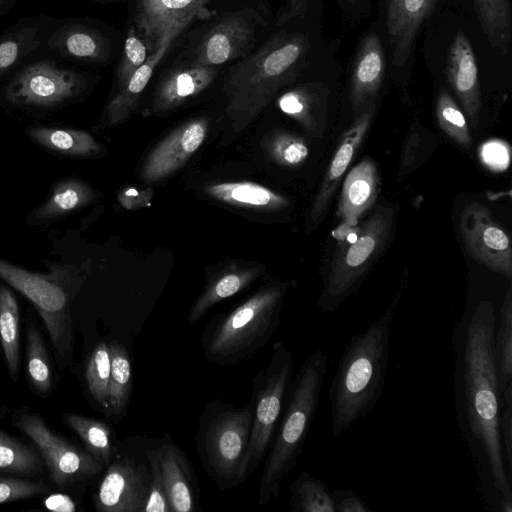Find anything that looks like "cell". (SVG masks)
<instances>
[{
  "label": "cell",
  "mask_w": 512,
  "mask_h": 512,
  "mask_svg": "<svg viewBox=\"0 0 512 512\" xmlns=\"http://www.w3.org/2000/svg\"><path fill=\"white\" fill-rule=\"evenodd\" d=\"M498 311L488 298L470 303L454 325V409L475 469L477 490L493 512H512V479L500 438L502 397L494 353Z\"/></svg>",
  "instance_id": "6da1fadb"
},
{
  "label": "cell",
  "mask_w": 512,
  "mask_h": 512,
  "mask_svg": "<svg viewBox=\"0 0 512 512\" xmlns=\"http://www.w3.org/2000/svg\"><path fill=\"white\" fill-rule=\"evenodd\" d=\"M397 296L364 331L347 343L328 391L331 437H340L377 406L389 363V346Z\"/></svg>",
  "instance_id": "7a4b0ae2"
},
{
  "label": "cell",
  "mask_w": 512,
  "mask_h": 512,
  "mask_svg": "<svg viewBox=\"0 0 512 512\" xmlns=\"http://www.w3.org/2000/svg\"><path fill=\"white\" fill-rule=\"evenodd\" d=\"M308 47L304 35L280 32L230 68L224 90L231 134L239 135L245 130L278 92L297 77Z\"/></svg>",
  "instance_id": "3957f363"
},
{
  "label": "cell",
  "mask_w": 512,
  "mask_h": 512,
  "mask_svg": "<svg viewBox=\"0 0 512 512\" xmlns=\"http://www.w3.org/2000/svg\"><path fill=\"white\" fill-rule=\"evenodd\" d=\"M328 365L327 352L315 350L303 360L291 381L286 406L258 485L257 503L261 506L278 498L282 481L297 464L320 403Z\"/></svg>",
  "instance_id": "277c9868"
},
{
  "label": "cell",
  "mask_w": 512,
  "mask_h": 512,
  "mask_svg": "<svg viewBox=\"0 0 512 512\" xmlns=\"http://www.w3.org/2000/svg\"><path fill=\"white\" fill-rule=\"evenodd\" d=\"M287 289V283L263 285L229 312L213 317L201 336L205 359L230 366L254 356L280 325Z\"/></svg>",
  "instance_id": "5b68a950"
},
{
  "label": "cell",
  "mask_w": 512,
  "mask_h": 512,
  "mask_svg": "<svg viewBox=\"0 0 512 512\" xmlns=\"http://www.w3.org/2000/svg\"><path fill=\"white\" fill-rule=\"evenodd\" d=\"M0 278L27 298L47 331L56 367L64 371L74 363L75 328L71 305L85 275L69 267L39 274L0 258Z\"/></svg>",
  "instance_id": "8992f818"
},
{
  "label": "cell",
  "mask_w": 512,
  "mask_h": 512,
  "mask_svg": "<svg viewBox=\"0 0 512 512\" xmlns=\"http://www.w3.org/2000/svg\"><path fill=\"white\" fill-rule=\"evenodd\" d=\"M252 419V398L241 407L209 402L200 416L195 436L196 452L205 472L222 491L243 483Z\"/></svg>",
  "instance_id": "52a82bcc"
},
{
  "label": "cell",
  "mask_w": 512,
  "mask_h": 512,
  "mask_svg": "<svg viewBox=\"0 0 512 512\" xmlns=\"http://www.w3.org/2000/svg\"><path fill=\"white\" fill-rule=\"evenodd\" d=\"M395 219L390 206L379 205L361 226L341 224L333 236L337 248L317 303L322 312L336 310L360 285L372 263L384 249Z\"/></svg>",
  "instance_id": "ba28073f"
},
{
  "label": "cell",
  "mask_w": 512,
  "mask_h": 512,
  "mask_svg": "<svg viewBox=\"0 0 512 512\" xmlns=\"http://www.w3.org/2000/svg\"><path fill=\"white\" fill-rule=\"evenodd\" d=\"M293 354L285 342L272 345L271 357L252 383L253 419L243 466V482L266 457L282 416L292 381Z\"/></svg>",
  "instance_id": "9c48e42d"
},
{
  "label": "cell",
  "mask_w": 512,
  "mask_h": 512,
  "mask_svg": "<svg viewBox=\"0 0 512 512\" xmlns=\"http://www.w3.org/2000/svg\"><path fill=\"white\" fill-rule=\"evenodd\" d=\"M3 93L9 104L50 108L82 96L93 76L56 59L41 56L9 75Z\"/></svg>",
  "instance_id": "30bf717a"
},
{
  "label": "cell",
  "mask_w": 512,
  "mask_h": 512,
  "mask_svg": "<svg viewBox=\"0 0 512 512\" xmlns=\"http://www.w3.org/2000/svg\"><path fill=\"white\" fill-rule=\"evenodd\" d=\"M11 425L34 446L48 471L50 481L60 489L99 475L104 465L85 448H81L53 430L41 414L28 406L11 412Z\"/></svg>",
  "instance_id": "8fae6325"
},
{
  "label": "cell",
  "mask_w": 512,
  "mask_h": 512,
  "mask_svg": "<svg viewBox=\"0 0 512 512\" xmlns=\"http://www.w3.org/2000/svg\"><path fill=\"white\" fill-rule=\"evenodd\" d=\"M112 43L94 21L85 18H55L40 57H50L73 66L106 64Z\"/></svg>",
  "instance_id": "7c38bea8"
},
{
  "label": "cell",
  "mask_w": 512,
  "mask_h": 512,
  "mask_svg": "<svg viewBox=\"0 0 512 512\" xmlns=\"http://www.w3.org/2000/svg\"><path fill=\"white\" fill-rule=\"evenodd\" d=\"M460 233L468 253L478 263L511 281V242L487 206L468 203L460 214Z\"/></svg>",
  "instance_id": "4fadbf2b"
},
{
  "label": "cell",
  "mask_w": 512,
  "mask_h": 512,
  "mask_svg": "<svg viewBox=\"0 0 512 512\" xmlns=\"http://www.w3.org/2000/svg\"><path fill=\"white\" fill-rule=\"evenodd\" d=\"M150 474L127 455L114 456L93 496L98 512L143 511Z\"/></svg>",
  "instance_id": "5bb4252c"
},
{
  "label": "cell",
  "mask_w": 512,
  "mask_h": 512,
  "mask_svg": "<svg viewBox=\"0 0 512 512\" xmlns=\"http://www.w3.org/2000/svg\"><path fill=\"white\" fill-rule=\"evenodd\" d=\"M374 113L375 102H372L357 114L353 123L340 136L309 210L306 221L307 232L316 229L325 217L336 189L368 132Z\"/></svg>",
  "instance_id": "9a60e30c"
},
{
  "label": "cell",
  "mask_w": 512,
  "mask_h": 512,
  "mask_svg": "<svg viewBox=\"0 0 512 512\" xmlns=\"http://www.w3.org/2000/svg\"><path fill=\"white\" fill-rule=\"evenodd\" d=\"M255 33L256 23L251 13L229 14L202 37L189 64L217 67L243 57L252 47Z\"/></svg>",
  "instance_id": "2e32d148"
},
{
  "label": "cell",
  "mask_w": 512,
  "mask_h": 512,
  "mask_svg": "<svg viewBox=\"0 0 512 512\" xmlns=\"http://www.w3.org/2000/svg\"><path fill=\"white\" fill-rule=\"evenodd\" d=\"M208 0H139L137 24L155 51L207 13Z\"/></svg>",
  "instance_id": "e0dca14e"
},
{
  "label": "cell",
  "mask_w": 512,
  "mask_h": 512,
  "mask_svg": "<svg viewBox=\"0 0 512 512\" xmlns=\"http://www.w3.org/2000/svg\"><path fill=\"white\" fill-rule=\"evenodd\" d=\"M207 132L208 122L203 118L178 126L146 157L140 173L142 181L153 184L175 173L200 148Z\"/></svg>",
  "instance_id": "ac0fdd59"
},
{
  "label": "cell",
  "mask_w": 512,
  "mask_h": 512,
  "mask_svg": "<svg viewBox=\"0 0 512 512\" xmlns=\"http://www.w3.org/2000/svg\"><path fill=\"white\" fill-rule=\"evenodd\" d=\"M55 17L45 14L18 19L0 35V78L40 57Z\"/></svg>",
  "instance_id": "d6986e66"
},
{
  "label": "cell",
  "mask_w": 512,
  "mask_h": 512,
  "mask_svg": "<svg viewBox=\"0 0 512 512\" xmlns=\"http://www.w3.org/2000/svg\"><path fill=\"white\" fill-rule=\"evenodd\" d=\"M153 450L159 463L171 512L198 511L197 478L186 455L170 437Z\"/></svg>",
  "instance_id": "ffe728a7"
},
{
  "label": "cell",
  "mask_w": 512,
  "mask_h": 512,
  "mask_svg": "<svg viewBox=\"0 0 512 512\" xmlns=\"http://www.w3.org/2000/svg\"><path fill=\"white\" fill-rule=\"evenodd\" d=\"M446 75L468 119L476 128L481 109L478 66L473 47L468 37L461 31L455 34L449 46Z\"/></svg>",
  "instance_id": "44dd1931"
},
{
  "label": "cell",
  "mask_w": 512,
  "mask_h": 512,
  "mask_svg": "<svg viewBox=\"0 0 512 512\" xmlns=\"http://www.w3.org/2000/svg\"><path fill=\"white\" fill-rule=\"evenodd\" d=\"M436 2L386 0V27L394 66H403L409 58L417 32Z\"/></svg>",
  "instance_id": "7402d4cb"
},
{
  "label": "cell",
  "mask_w": 512,
  "mask_h": 512,
  "mask_svg": "<svg viewBox=\"0 0 512 512\" xmlns=\"http://www.w3.org/2000/svg\"><path fill=\"white\" fill-rule=\"evenodd\" d=\"M217 68L187 64L167 72L158 82L151 100V111H172L207 89L215 80Z\"/></svg>",
  "instance_id": "603a6c76"
},
{
  "label": "cell",
  "mask_w": 512,
  "mask_h": 512,
  "mask_svg": "<svg viewBox=\"0 0 512 512\" xmlns=\"http://www.w3.org/2000/svg\"><path fill=\"white\" fill-rule=\"evenodd\" d=\"M385 73V53L376 33L368 34L357 52L350 78L349 99L358 114L374 102Z\"/></svg>",
  "instance_id": "cb8c5ba5"
},
{
  "label": "cell",
  "mask_w": 512,
  "mask_h": 512,
  "mask_svg": "<svg viewBox=\"0 0 512 512\" xmlns=\"http://www.w3.org/2000/svg\"><path fill=\"white\" fill-rule=\"evenodd\" d=\"M378 189L377 165L366 157L344 179L337 212L342 223L357 226L359 219L374 205Z\"/></svg>",
  "instance_id": "d4e9b609"
},
{
  "label": "cell",
  "mask_w": 512,
  "mask_h": 512,
  "mask_svg": "<svg viewBox=\"0 0 512 512\" xmlns=\"http://www.w3.org/2000/svg\"><path fill=\"white\" fill-rule=\"evenodd\" d=\"M328 88L320 83L300 85L278 98L282 112L296 120L313 137L323 136L328 110Z\"/></svg>",
  "instance_id": "484cf974"
},
{
  "label": "cell",
  "mask_w": 512,
  "mask_h": 512,
  "mask_svg": "<svg viewBox=\"0 0 512 512\" xmlns=\"http://www.w3.org/2000/svg\"><path fill=\"white\" fill-rule=\"evenodd\" d=\"M260 273L259 268L233 267L215 275L192 304L187 322L190 325L198 323L215 304L247 288Z\"/></svg>",
  "instance_id": "4316f807"
},
{
  "label": "cell",
  "mask_w": 512,
  "mask_h": 512,
  "mask_svg": "<svg viewBox=\"0 0 512 512\" xmlns=\"http://www.w3.org/2000/svg\"><path fill=\"white\" fill-rule=\"evenodd\" d=\"M26 379L31 393L48 398L53 392V372L42 332L33 315L25 324Z\"/></svg>",
  "instance_id": "83f0119b"
},
{
  "label": "cell",
  "mask_w": 512,
  "mask_h": 512,
  "mask_svg": "<svg viewBox=\"0 0 512 512\" xmlns=\"http://www.w3.org/2000/svg\"><path fill=\"white\" fill-rule=\"evenodd\" d=\"M205 192L217 201L248 208L278 210L290 204L285 196L248 181L213 183Z\"/></svg>",
  "instance_id": "f1b7e54d"
},
{
  "label": "cell",
  "mask_w": 512,
  "mask_h": 512,
  "mask_svg": "<svg viewBox=\"0 0 512 512\" xmlns=\"http://www.w3.org/2000/svg\"><path fill=\"white\" fill-rule=\"evenodd\" d=\"M171 43L168 41L153 51L145 63L119 89L118 93L111 98L105 110L106 121L109 125H117L132 114L151 79L154 69L165 56Z\"/></svg>",
  "instance_id": "f546056e"
},
{
  "label": "cell",
  "mask_w": 512,
  "mask_h": 512,
  "mask_svg": "<svg viewBox=\"0 0 512 512\" xmlns=\"http://www.w3.org/2000/svg\"><path fill=\"white\" fill-rule=\"evenodd\" d=\"M11 412L9 407L0 406V474L35 477L45 468L36 449L1 426V421Z\"/></svg>",
  "instance_id": "4dcf8cb0"
},
{
  "label": "cell",
  "mask_w": 512,
  "mask_h": 512,
  "mask_svg": "<svg viewBox=\"0 0 512 512\" xmlns=\"http://www.w3.org/2000/svg\"><path fill=\"white\" fill-rule=\"evenodd\" d=\"M0 349L9 377L15 383L20 375V313L12 291L0 286Z\"/></svg>",
  "instance_id": "1f68e13d"
},
{
  "label": "cell",
  "mask_w": 512,
  "mask_h": 512,
  "mask_svg": "<svg viewBox=\"0 0 512 512\" xmlns=\"http://www.w3.org/2000/svg\"><path fill=\"white\" fill-rule=\"evenodd\" d=\"M494 353L502 403H512V289L498 310Z\"/></svg>",
  "instance_id": "d6a6232c"
},
{
  "label": "cell",
  "mask_w": 512,
  "mask_h": 512,
  "mask_svg": "<svg viewBox=\"0 0 512 512\" xmlns=\"http://www.w3.org/2000/svg\"><path fill=\"white\" fill-rule=\"evenodd\" d=\"M110 377L108 383V416L121 418L127 410L132 391V364L128 350L117 339L109 343Z\"/></svg>",
  "instance_id": "836d02e7"
},
{
  "label": "cell",
  "mask_w": 512,
  "mask_h": 512,
  "mask_svg": "<svg viewBox=\"0 0 512 512\" xmlns=\"http://www.w3.org/2000/svg\"><path fill=\"white\" fill-rule=\"evenodd\" d=\"M61 419L95 459L104 466L111 462L114 457L113 433L107 423L74 412L63 413Z\"/></svg>",
  "instance_id": "e575fe53"
},
{
  "label": "cell",
  "mask_w": 512,
  "mask_h": 512,
  "mask_svg": "<svg viewBox=\"0 0 512 512\" xmlns=\"http://www.w3.org/2000/svg\"><path fill=\"white\" fill-rule=\"evenodd\" d=\"M473 3L487 41L506 55L511 40L510 0H473Z\"/></svg>",
  "instance_id": "d590c367"
},
{
  "label": "cell",
  "mask_w": 512,
  "mask_h": 512,
  "mask_svg": "<svg viewBox=\"0 0 512 512\" xmlns=\"http://www.w3.org/2000/svg\"><path fill=\"white\" fill-rule=\"evenodd\" d=\"M30 136L47 149L70 156H92L101 146L93 136L82 130L39 127L30 130Z\"/></svg>",
  "instance_id": "8d00e7d4"
},
{
  "label": "cell",
  "mask_w": 512,
  "mask_h": 512,
  "mask_svg": "<svg viewBox=\"0 0 512 512\" xmlns=\"http://www.w3.org/2000/svg\"><path fill=\"white\" fill-rule=\"evenodd\" d=\"M293 512H335L332 492L320 478L301 470L289 487Z\"/></svg>",
  "instance_id": "74e56055"
},
{
  "label": "cell",
  "mask_w": 512,
  "mask_h": 512,
  "mask_svg": "<svg viewBox=\"0 0 512 512\" xmlns=\"http://www.w3.org/2000/svg\"><path fill=\"white\" fill-rule=\"evenodd\" d=\"M95 198L93 190L84 182L69 179L59 183L49 200L37 210L40 219L62 216L90 203Z\"/></svg>",
  "instance_id": "f35d334b"
},
{
  "label": "cell",
  "mask_w": 512,
  "mask_h": 512,
  "mask_svg": "<svg viewBox=\"0 0 512 512\" xmlns=\"http://www.w3.org/2000/svg\"><path fill=\"white\" fill-rule=\"evenodd\" d=\"M110 377V351L108 343L98 342L92 349L85 366V381L91 398L108 415V383Z\"/></svg>",
  "instance_id": "ab89813d"
},
{
  "label": "cell",
  "mask_w": 512,
  "mask_h": 512,
  "mask_svg": "<svg viewBox=\"0 0 512 512\" xmlns=\"http://www.w3.org/2000/svg\"><path fill=\"white\" fill-rule=\"evenodd\" d=\"M436 118L440 128L457 144L469 147L471 135L466 117L447 91H442L436 102Z\"/></svg>",
  "instance_id": "60d3db41"
},
{
  "label": "cell",
  "mask_w": 512,
  "mask_h": 512,
  "mask_svg": "<svg viewBox=\"0 0 512 512\" xmlns=\"http://www.w3.org/2000/svg\"><path fill=\"white\" fill-rule=\"evenodd\" d=\"M266 150L274 162L286 167L303 164L309 155L306 141L287 131L274 132L266 143Z\"/></svg>",
  "instance_id": "b9f144b4"
},
{
  "label": "cell",
  "mask_w": 512,
  "mask_h": 512,
  "mask_svg": "<svg viewBox=\"0 0 512 512\" xmlns=\"http://www.w3.org/2000/svg\"><path fill=\"white\" fill-rule=\"evenodd\" d=\"M148 56L146 43L136 34L133 27L130 28L125 38L115 75V81L119 89L145 63Z\"/></svg>",
  "instance_id": "7bdbcfd3"
},
{
  "label": "cell",
  "mask_w": 512,
  "mask_h": 512,
  "mask_svg": "<svg viewBox=\"0 0 512 512\" xmlns=\"http://www.w3.org/2000/svg\"><path fill=\"white\" fill-rule=\"evenodd\" d=\"M49 493V486L42 481L17 475H0V505Z\"/></svg>",
  "instance_id": "ee69618b"
},
{
  "label": "cell",
  "mask_w": 512,
  "mask_h": 512,
  "mask_svg": "<svg viewBox=\"0 0 512 512\" xmlns=\"http://www.w3.org/2000/svg\"><path fill=\"white\" fill-rule=\"evenodd\" d=\"M150 464V480L148 496L144 506V512H171L161 470L154 450L146 453Z\"/></svg>",
  "instance_id": "f6af8a7d"
},
{
  "label": "cell",
  "mask_w": 512,
  "mask_h": 512,
  "mask_svg": "<svg viewBox=\"0 0 512 512\" xmlns=\"http://www.w3.org/2000/svg\"><path fill=\"white\" fill-rule=\"evenodd\" d=\"M479 155L482 162L492 171L501 172L505 170L510 162V147L501 140H490L485 142Z\"/></svg>",
  "instance_id": "bcb514c9"
},
{
  "label": "cell",
  "mask_w": 512,
  "mask_h": 512,
  "mask_svg": "<svg viewBox=\"0 0 512 512\" xmlns=\"http://www.w3.org/2000/svg\"><path fill=\"white\" fill-rule=\"evenodd\" d=\"M500 438L505 468L508 476L512 479V403L502 405Z\"/></svg>",
  "instance_id": "7dc6e473"
},
{
  "label": "cell",
  "mask_w": 512,
  "mask_h": 512,
  "mask_svg": "<svg viewBox=\"0 0 512 512\" xmlns=\"http://www.w3.org/2000/svg\"><path fill=\"white\" fill-rule=\"evenodd\" d=\"M335 512H370L368 504L353 488L332 491Z\"/></svg>",
  "instance_id": "c3c4849f"
},
{
  "label": "cell",
  "mask_w": 512,
  "mask_h": 512,
  "mask_svg": "<svg viewBox=\"0 0 512 512\" xmlns=\"http://www.w3.org/2000/svg\"><path fill=\"white\" fill-rule=\"evenodd\" d=\"M44 506L54 512H75L76 502L63 493L49 494L44 500Z\"/></svg>",
  "instance_id": "681fc988"
},
{
  "label": "cell",
  "mask_w": 512,
  "mask_h": 512,
  "mask_svg": "<svg viewBox=\"0 0 512 512\" xmlns=\"http://www.w3.org/2000/svg\"><path fill=\"white\" fill-rule=\"evenodd\" d=\"M286 9L279 17L278 25L285 23L286 21L302 17L307 11L309 0H286Z\"/></svg>",
  "instance_id": "f907efd6"
},
{
  "label": "cell",
  "mask_w": 512,
  "mask_h": 512,
  "mask_svg": "<svg viewBox=\"0 0 512 512\" xmlns=\"http://www.w3.org/2000/svg\"><path fill=\"white\" fill-rule=\"evenodd\" d=\"M121 196L133 197V200L129 201L124 207L132 209L136 207H141L143 203H148V195L142 194L141 191H137L134 188L123 190L120 193Z\"/></svg>",
  "instance_id": "816d5d0a"
},
{
  "label": "cell",
  "mask_w": 512,
  "mask_h": 512,
  "mask_svg": "<svg viewBox=\"0 0 512 512\" xmlns=\"http://www.w3.org/2000/svg\"><path fill=\"white\" fill-rule=\"evenodd\" d=\"M17 2L18 0H0V13L5 15L15 6Z\"/></svg>",
  "instance_id": "f5cc1de1"
},
{
  "label": "cell",
  "mask_w": 512,
  "mask_h": 512,
  "mask_svg": "<svg viewBox=\"0 0 512 512\" xmlns=\"http://www.w3.org/2000/svg\"><path fill=\"white\" fill-rule=\"evenodd\" d=\"M92 1L105 2L106 0H92Z\"/></svg>",
  "instance_id": "db71d44e"
},
{
  "label": "cell",
  "mask_w": 512,
  "mask_h": 512,
  "mask_svg": "<svg viewBox=\"0 0 512 512\" xmlns=\"http://www.w3.org/2000/svg\"><path fill=\"white\" fill-rule=\"evenodd\" d=\"M348 1L355 2V1H357V0H348Z\"/></svg>",
  "instance_id": "11a10c76"
},
{
  "label": "cell",
  "mask_w": 512,
  "mask_h": 512,
  "mask_svg": "<svg viewBox=\"0 0 512 512\" xmlns=\"http://www.w3.org/2000/svg\"><path fill=\"white\" fill-rule=\"evenodd\" d=\"M3 15L0 13V18L2 17Z\"/></svg>",
  "instance_id": "9f6ffc18"
}]
</instances>
